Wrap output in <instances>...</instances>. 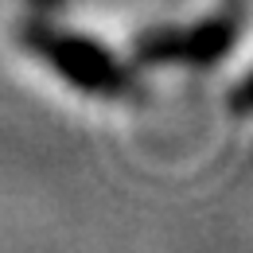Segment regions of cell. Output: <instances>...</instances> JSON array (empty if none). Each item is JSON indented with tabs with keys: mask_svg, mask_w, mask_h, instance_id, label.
Returning <instances> with one entry per match:
<instances>
[{
	"mask_svg": "<svg viewBox=\"0 0 253 253\" xmlns=\"http://www.w3.org/2000/svg\"><path fill=\"white\" fill-rule=\"evenodd\" d=\"M35 4H59V0H35Z\"/></svg>",
	"mask_w": 253,
	"mask_h": 253,
	"instance_id": "cell-3",
	"label": "cell"
},
{
	"mask_svg": "<svg viewBox=\"0 0 253 253\" xmlns=\"http://www.w3.org/2000/svg\"><path fill=\"white\" fill-rule=\"evenodd\" d=\"M20 35H24L28 51L47 59L59 78H66L70 86H78L86 94H125L132 86L128 70L94 39H82L74 32H55L47 24H24Z\"/></svg>",
	"mask_w": 253,
	"mask_h": 253,
	"instance_id": "cell-1",
	"label": "cell"
},
{
	"mask_svg": "<svg viewBox=\"0 0 253 253\" xmlns=\"http://www.w3.org/2000/svg\"><path fill=\"white\" fill-rule=\"evenodd\" d=\"M234 35H238V20L234 16H211L195 28L183 32H152L140 39L136 55L144 63H168V59H179L191 66H207L222 59L230 47H234Z\"/></svg>",
	"mask_w": 253,
	"mask_h": 253,
	"instance_id": "cell-2",
	"label": "cell"
}]
</instances>
